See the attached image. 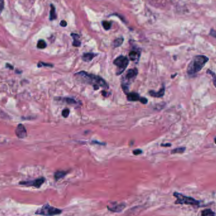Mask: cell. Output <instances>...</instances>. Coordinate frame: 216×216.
Segmentation results:
<instances>
[{
  "label": "cell",
  "instance_id": "15",
  "mask_svg": "<svg viewBox=\"0 0 216 216\" xmlns=\"http://www.w3.org/2000/svg\"><path fill=\"white\" fill-rule=\"evenodd\" d=\"M67 172L65 171H58L54 173V179L56 180H58L60 179H61L64 178L65 176L66 175Z\"/></svg>",
  "mask_w": 216,
  "mask_h": 216
},
{
  "label": "cell",
  "instance_id": "2",
  "mask_svg": "<svg viewBox=\"0 0 216 216\" xmlns=\"http://www.w3.org/2000/svg\"><path fill=\"white\" fill-rule=\"evenodd\" d=\"M209 60L208 57L204 55H197L193 58L187 67V73L189 76H193L202 70Z\"/></svg>",
  "mask_w": 216,
  "mask_h": 216
},
{
  "label": "cell",
  "instance_id": "9",
  "mask_svg": "<svg viewBox=\"0 0 216 216\" xmlns=\"http://www.w3.org/2000/svg\"><path fill=\"white\" fill-rule=\"evenodd\" d=\"M137 74H138V70H137L136 68H133V69L128 70V71L127 72L126 76H125L126 80H128V81L133 80V79H135Z\"/></svg>",
  "mask_w": 216,
  "mask_h": 216
},
{
  "label": "cell",
  "instance_id": "27",
  "mask_svg": "<svg viewBox=\"0 0 216 216\" xmlns=\"http://www.w3.org/2000/svg\"><path fill=\"white\" fill-rule=\"evenodd\" d=\"M139 101L143 104H146L147 102H148V100H147L145 97H140Z\"/></svg>",
  "mask_w": 216,
  "mask_h": 216
},
{
  "label": "cell",
  "instance_id": "21",
  "mask_svg": "<svg viewBox=\"0 0 216 216\" xmlns=\"http://www.w3.org/2000/svg\"><path fill=\"white\" fill-rule=\"evenodd\" d=\"M46 46H47L46 43L44 40H43V39L39 40L37 43V47L39 49H44L46 47Z\"/></svg>",
  "mask_w": 216,
  "mask_h": 216
},
{
  "label": "cell",
  "instance_id": "19",
  "mask_svg": "<svg viewBox=\"0 0 216 216\" xmlns=\"http://www.w3.org/2000/svg\"><path fill=\"white\" fill-rule=\"evenodd\" d=\"M124 41V39L122 37H120V38H118V39H115V40L113 42V46L114 47H120V46H121V44H123Z\"/></svg>",
  "mask_w": 216,
  "mask_h": 216
},
{
  "label": "cell",
  "instance_id": "6",
  "mask_svg": "<svg viewBox=\"0 0 216 216\" xmlns=\"http://www.w3.org/2000/svg\"><path fill=\"white\" fill-rule=\"evenodd\" d=\"M46 179L44 177L39 178L37 179L30 181H22L19 182V184L24 185L25 186H34L37 188H39L42 184L45 182Z\"/></svg>",
  "mask_w": 216,
  "mask_h": 216
},
{
  "label": "cell",
  "instance_id": "17",
  "mask_svg": "<svg viewBox=\"0 0 216 216\" xmlns=\"http://www.w3.org/2000/svg\"><path fill=\"white\" fill-rule=\"evenodd\" d=\"M57 18V15L56 13V10L55 8L53 5H51V11H50V20H53L56 19Z\"/></svg>",
  "mask_w": 216,
  "mask_h": 216
},
{
  "label": "cell",
  "instance_id": "31",
  "mask_svg": "<svg viewBox=\"0 0 216 216\" xmlns=\"http://www.w3.org/2000/svg\"><path fill=\"white\" fill-rule=\"evenodd\" d=\"M6 67L8 68H10L11 70H13V66H12L11 65H9L8 63H6Z\"/></svg>",
  "mask_w": 216,
  "mask_h": 216
},
{
  "label": "cell",
  "instance_id": "32",
  "mask_svg": "<svg viewBox=\"0 0 216 216\" xmlns=\"http://www.w3.org/2000/svg\"><path fill=\"white\" fill-rule=\"evenodd\" d=\"M161 146L162 147H170V146H171V144L169 143H166V144H161Z\"/></svg>",
  "mask_w": 216,
  "mask_h": 216
},
{
  "label": "cell",
  "instance_id": "25",
  "mask_svg": "<svg viewBox=\"0 0 216 216\" xmlns=\"http://www.w3.org/2000/svg\"><path fill=\"white\" fill-rule=\"evenodd\" d=\"M69 114H70V110L68 109H65L62 111V116L64 117H67L68 116H69Z\"/></svg>",
  "mask_w": 216,
  "mask_h": 216
},
{
  "label": "cell",
  "instance_id": "30",
  "mask_svg": "<svg viewBox=\"0 0 216 216\" xmlns=\"http://www.w3.org/2000/svg\"><path fill=\"white\" fill-rule=\"evenodd\" d=\"M66 25H67V23H66V22L65 21V20H63V21H61V22H60V25H61V27H66Z\"/></svg>",
  "mask_w": 216,
  "mask_h": 216
},
{
  "label": "cell",
  "instance_id": "12",
  "mask_svg": "<svg viewBox=\"0 0 216 216\" xmlns=\"http://www.w3.org/2000/svg\"><path fill=\"white\" fill-rule=\"evenodd\" d=\"M165 93V89L164 87H162L161 89L159 90V91L158 92H155L153 91H149V94L154 97H157V98H159V97H162L164 96Z\"/></svg>",
  "mask_w": 216,
  "mask_h": 216
},
{
  "label": "cell",
  "instance_id": "13",
  "mask_svg": "<svg viewBox=\"0 0 216 216\" xmlns=\"http://www.w3.org/2000/svg\"><path fill=\"white\" fill-rule=\"evenodd\" d=\"M96 54L89 53H85L82 56V60L84 61L85 62H89L92 60V59L96 56Z\"/></svg>",
  "mask_w": 216,
  "mask_h": 216
},
{
  "label": "cell",
  "instance_id": "7",
  "mask_svg": "<svg viewBox=\"0 0 216 216\" xmlns=\"http://www.w3.org/2000/svg\"><path fill=\"white\" fill-rule=\"evenodd\" d=\"M15 134L18 138L20 139H24L27 136V130L25 127L22 124L18 125L15 129Z\"/></svg>",
  "mask_w": 216,
  "mask_h": 216
},
{
  "label": "cell",
  "instance_id": "1",
  "mask_svg": "<svg viewBox=\"0 0 216 216\" xmlns=\"http://www.w3.org/2000/svg\"><path fill=\"white\" fill-rule=\"evenodd\" d=\"M75 75L76 76L77 78H78V79L81 80L83 82H85L93 85L94 90L99 89V87H101L104 88V89H108V87H109V85H108L107 82L101 76L89 74L84 71L78 72Z\"/></svg>",
  "mask_w": 216,
  "mask_h": 216
},
{
  "label": "cell",
  "instance_id": "14",
  "mask_svg": "<svg viewBox=\"0 0 216 216\" xmlns=\"http://www.w3.org/2000/svg\"><path fill=\"white\" fill-rule=\"evenodd\" d=\"M72 37H73V39H74V41L72 43L73 46L75 47H79L81 45V43L79 41V35L76 34H71Z\"/></svg>",
  "mask_w": 216,
  "mask_h": 216
},
{
  "label": "cell",
  "instance_id": "4",
  "mask_svg": "<svg viewBox=\"0 0 216 216\" xmlns=\"http://www.w3.org/2000/svg\"><path fill=\"white\" fill-rule=\"evenodd\" d=\"M62 210L51 206L49 203H46L42 206V207L39 208L35 212L37 215H41L44 216H53L61 214Z\"/></svg>",
  "mask_w": 216,
  "mask_h": 216
},
{
  "label": "cell",
  "instance_id": "5",
  "mask_svg": "<svg viewBox=\"0 0 216 216\" xmlns=\"http://www.w3.org/2000/svg\"><path fill=\"white\" fill-rule=\"evenodd\" d=\"M113 63L118 68V70L117 71L116 74L120 75L125 70L128 65L129 60L126 56H120L115 59L113 61Z\"/></svg>",
  "mask_w": 216,
  "mask_h": 216
},
{
  "label": "cell",
  "instance_id": "33",
  "mask_svg": "<svg viewBox=\"0 0 216 216\" xmlns=\"http://www.w3.org/2000/svg\"><path fill=\"white\" fill-rule=\"evenodd\" d=\"M214 142H215V143L216 144V137L214 139Z\"/></svg>",
  "mask_w": 216,
  "mask_h": 216
},
{
  "label": "cell",
  "instance_id": "28",
  "mask_svg": "<svg viewBox=\"0 0 216 216\" xmlns=\"http://www.w3.org/2000/svg\"><path fill=\"white\" fill-rule=\"evenodd\" d=\"M142 153V151L140 149H136V150H134L133 151V154L135 155H139V154H141Z\"/></svg>",
  "mask_w": 216,
  "mask_h": 216
},
{
  "label": "cell",
  "instance_id": "26",
  "mask_svg": "<svg viewBox=\"0 0 216 216\" xmlns=\"http://www.w3.org/2000/svg\"><path fill=\"white\" fill-rule=\"evenodd\" d=\"M4 8V0H0V14L2 13Z\"/></svg>",
  "mask_w": 216,
  "mask_h": 216
},
{
  "label": "cell",
  "instance_id": "3",
  "mask_svg": "<svg viewBox=\"0 0 216 216\" xmlns=\"http://www.w3.org/2000/svg\"><path fill=\"white\" fill-rule=\"evenodd\" d=\"M173 196L176 198V200L175 201V204H180V205H188L192 206H200V201L195 199L191 197H187L181 193L174 192L173 193Z\"/></svg>",
  "mask_w": 216,
  "mask_h": 216
},
{
  "label": "cell",
  "instance_id": "23",
  "mask_svg": "<svg viewBox=\"0 0 216 216\" xmlns=\"http://www.w3.org/2000/svg\"><path fill=\"white\" fill-rule=\"evenodd\" d=\"M37 66L39 68H41L42 66H49V67H53V65L52 64H50V63H44V62H39L38 64H37Z\"/></svg>",
  "mask_w": 216,
  "mask_h": 216
},
{
  "label": "cell",
  "instance_id": "22",
  "mask_svg": "<svg viewBox=\"0 0 216 216\" xmlns=\"http://www.w3.org/2000/svg\"><path fill=\"white\" fill-rule=\"evenodd\" d=\"M102 26L105 30H109V29L111 28V23L109 22L104 21V22H102Z\"/></svg>",
  "mask_w": 216,
  "mask_h": 216
},
{
  "label": "cell",
  "instance_id": "11",
  "mask_svg": "<svg viewBox=\"0 0 216 216\" xmlns=\"http://www.w3.org/2000/svg\"><path fill=\"white\" fill-rule=\"evenodd\" d=\"M140 99L139 94L136 92H130L127 94V99L129 101H138Z\"/></svg>",
  "mask_w": 216,
  "mask_h": 216
},
{
  "label": "cell",
  "instance_id": "16",
  "mask_svg": "<svg viewBox=\"0 0 216 216\" xmlns=\"http://www.w3.org/2000/svg\"><path fill=\"white\" fill-rule=\"evenodd\" d=\"M201 215L202 216H216L215 213L209 209L203 210L201 212Z\"/></svg>",
  "mask_w": 216,
  "mask_h": 216
},
{
  "label": "cell",
  "instance_id": "20",
  "mask_svg": "<svg viewBox=\"0 0 216 216\" xmlns=\"http://www.w3.org/2000/svg\"><path fill=\"white\" fill-rule=\"evenodd\" d=\"M206 73H207L209 74V75H210L212 76L214 85L215 87L216 88V75H215V73L213 71H212L211 70H210V69L207 70V71H206Z\"/></svg>",
  "mask_w": 216,
  "mask_h": 216
},
{
  "label": "cell",
  "instance_id": "18",
  "mask_svg": "<svg viewBox=\"0 0 216 216\" xmlns=\"http://www.w3.org/2000/svg\"><path fill=\"white\" fill-rule=\"evenodd\" d=\"M186 151V147H178V148H176L171 151L172 154H183Z\"/></svg>",
  "mask_w": 216,
  "mask_h": 216
},
{
  "label": "cell",
  "instance_id": "29",
  "mask_svg": "<svg viewBox=\"0 0 216 216\" xmlns=\"http://www.w3.org/2000/svg\"><path fill=\"white\" fill-rule=\"evenodd\" d=\"M210 34L212 36H213L214 37L216 38V32L214 30V29H211Z\"/></svg>",
  "mask_w": 216,
  "mask_h": 216
},
{
  "label": "cell",
  "instance_id": "10",
  "mask_svg": "<svg viewBox=\"0 0 216 216\" xmlns=\"http://www.w3.org/2000/svg\"><path fill=\"white\" fill-rule=\"evenodd\" d=\"M140 55V53L139 51L133 50V51H130V53L129 54V57L132 61L136 63V62H138L139 60Z\"/></svg>",
  "mask_w": 216,
  "mask_h": 216
},
{
  "label": "cell",
  "instance_id": "8",
  "mask_svg": "<svg viewBox=\"0 0 216 216\" xmlns=\"http://www.w3.org/2000/svg\"><path fill=\"white\" fill-rule=\"evenodd\" d=\"M126 205L125 203H113L112 205H107V209L113 212H121L125 208Z\"/></svg>",
  "mask_w": 216,
  "mask_h": 216
},
{
  "label": "cell",
  "instance_id": "24",
  "mask_svg": "<svg viewBox=\"0 0 216 216\" xmlns=\"http://www.w3.org/2000/svg\"><path fill=\"white\" fill-rule=\"evenodd\" d=\"M65 101L66 103L68 104H76V102L75 101V99H72V98H70V97H66L65 98Z\"/></svg>",
  "mask_w": 216,
  "mask_h": 216
}]
</instances>
